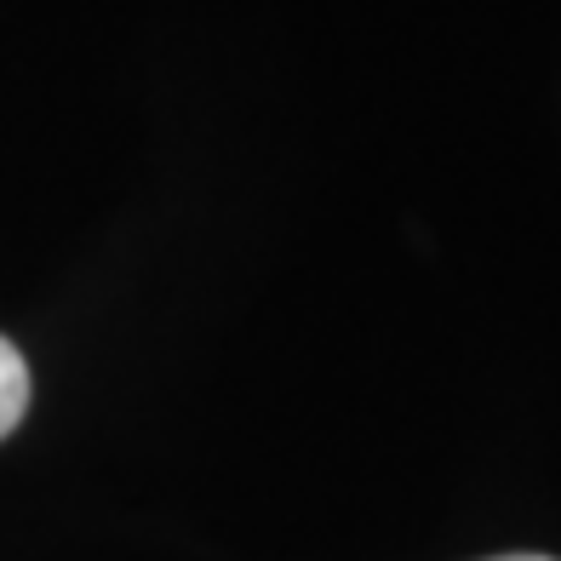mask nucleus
Returning <instances> with one entry per match:
<instances>
[{"label":"nucleus","mask_w":561,"mask_h":561,"mask_svg":"<svg viewBox=\"0 0 561 561\" xmlns=\"http://www.w3.org/2000/svg\"><path fill=\"white\" fill-rule=\"evenodd\" d=\"M23 413H30V367L12 339H0V442L23 424Z\"/></svg>","instance_id":"obj_1"},{"label":"nucleus","mask_w":561,"mask_h":561,"mask_svg":"<svg viewBox=\"0 0 561 561\" xmlns=\"http://www.w3.org/2000/svg\"><path fill=\"white\" fill-rule=\"evenodd\" d=\"M493 561H556V556H493Z\"/></svg>","instance_id":"obj_2"}]
</instances>
